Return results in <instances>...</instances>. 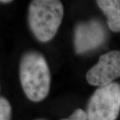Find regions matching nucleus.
Here are the masks:
<instances>
[{
  "label": "nucleus",
  "mask_w": 120,
  "mask_h": 120,
  "mask_svg": "<svg viewBox=\"0 0 120 120\" xmlns=\"http://www.w3.org/2000/svg\"><path fill=\"white\" fill-rule=\"evenodd\" d=\"M61 120H87V113L82 109H77L68 118Z\"/></svg>",
  "instance_id": "obj_8"
},
{
  "label": "nucleus",
  "mask_w": 120,
  "mask_h": 120,
  "mask_svg": "<svg viewBox=\"0 0 120 120\" xmlns=\"http://www.w3.org/2000/svg\"><path fill=\"white\" fill-rule=\"evenodd\" d=\"M96 2L106 15L109 29L114 32L120 31V1L99 0Z\"/></svg>",
  "instance_id": "obj_6"
},
{
  "label": "nucleus",
  "mask_w": 120,
  "mask_h": 120,
  "mask_svg": "<svg viewBox=\"0 0 120 120\" xmlns=\"http://www.w3.org/2000/svg\"><path fill=\"white\" fill-rule=\"evenodd\" d=\"M120 77V51L113 50L100 56L97 64L86 74L90 85L103 87Z\"/></svg>",
  "instance_id": "obj_4"
},
{
  "label": "nucleus",
  "mask_w": 120,
  "mask_h": 120,
  "mask_svg": "<svg viewBox=\"0 0 120 120\" xmlns=\"http://www.w3.org/2000/svg\"><path fill=\"white\" fill-rule=\"evenodd\" d=\"M64 5L59 0H34L28 9L30 30L41 42L54 38L62 22Z\"/></svg>",
  "instance_id": "obj_2"
},
{
  "label": "nucleus",
  "mask_w": 120,
  "mask_h": 120,
  "mask_svg": "<svg viewBox=\"0 0 120 120\" xmlns=\"http://www.w3.org/2000/svg\"><path fill=\"white\" fill-rule=\"evenodd\" d=\"M106 38L101 23L91 19L78 23L74 31V48L77 54L83 53L101 45Z\"/></svg>",
  "instance_id": "obj_5"
},
{
  "label": "nucleus",
  "mask_w": 120,
  "mask_h": 120,
  "mask_svg": "<svg viewBox=\"0 0 120 120\" xmlns=\"http://www.w3.org/2000/svg\"><path fill=\"white\" fill-rule=\"evenodd\" d=\"M19 78L23 90L31 101L38 102L47 97L51 75L44 56L36 51H28L19 63Z\"/></svg>",
  "instance_id": "obj_1"
},
{
  "label": "nucleus",
  "mask_w": 120,
  "mask_h": 120,
  "mask_svg": "<svg viewBox=\"0 0 120 120\" xmlns=\"http://www.w3.org/2000/svg\"><path fill=\"white\" fill-rule=\"evenodd\" d=\"M11 107L8 101L3 97L0 98V120H11Z\"/></svg>",
  "instance_id": "obj_7"
},
{
  "label": "nucleus",
  "mask_w": 120,
  "mask_h": 120,
  "mask_svg": "<svg viewBox=\"0 0 120 120\" xmlns=\"http://www.w3.org/2000/svg\"><path fill=\"white\" fill-rule=\"evenodd\" d=\"M120 110V85L99 87L90 98L87 107V120H116Z\"/></svg>",
  "instance_id": "obj_3"
},
{
  "label": "nucleus",
  "mask_w": 120,
  "mask_h": 120,
  "mask_svg": "<svg viewBox=\"0 0 120 120\" xmlns=\"http://www.w3.org/2000/svg\"><path fill=\"white\" fill-rule=\"evenodd\" d=\"M41 120V119H38V120Z\"/></svg>",
  "instance_id": "obj_10"
},
{
  "label": "nucleus",
  "mask_w": 120,
  "mask_h": 120,
  "mask_svg": "<svg viewBox=\"0 0 120 120\" xmlns=\"http://www.w3.org/2000/svg\"><path fill=\"white\" fill-rule=\"evenodd\" d=\"M10 2H12V1H9V0H1V3L2 4H8V3H10Z\"/></svg>",
  "instance_id": "obj_9"
}]
</instances>
